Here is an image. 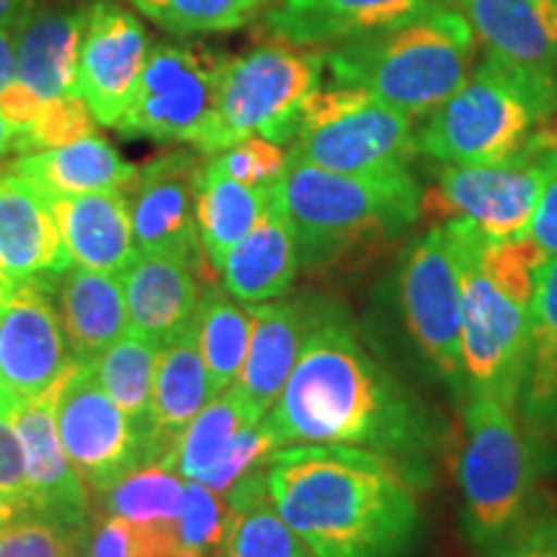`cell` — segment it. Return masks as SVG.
<instances>
[{"label":"cell","mask_w":557,"mask_h":557,"mask_svg":"<svg viewBox=\"0 0 557 557\" xmlns=\"http://www.w3.org/2000/svg\"><path fill=\"white\" fill-rule=\"evenodd\" d=\"M267 421L282 447H359L395 459L413 475L444 438L434 410L369 351L336 308H310L308 336Z\"/></svg>","instance_id":"cell-1"},{"label":"cell","mask_w":557,"mask_h":557,"mask_svg":"<svg viewBox=\"0 0 557 557\" xmlns=\"http://www.w3.org/2000/svg\"><path fill=\"white\" fill-rule=\"evenodd\" d=\"M278 517L315 557H408L421 532L413 472L377 451L295 444L267 462Z\"/></svg>","instance_id":"cell-2"},{"label":"cell","mask_w":557,"mask_h":557,"mask_svg":"<svg viewBox=\"0 0 557 557\" xmlns=\"http://www.w3.org/2000/svg\"><path fill=\"white\" fill-rule=\"evenodd\" d=\"M472 58L468 18L444 3L323 52L333 86L369 90L410 120L431 116L455 96L470 78Z\"/></svg>","instance_id":"cell-3"},{"label":"cell","mask_w":557,"mask_h":557,"mask_svg":"<svg viewBox=\"0 0 557 557\" xmlns=\"http://www.w3.org/2000/svg\"><path fill=\"white\" fill-rule=\"evenodd\" d=\"M274 191L295 230L302 267L398 238L416 225L423 205L410 171L336 173L292 152Z\"/></svg>","instance_id":"cell-4"},{"label":"cell","mask_w":557,"mask_h":557,"mask_svg":"<svg viewBox=\"0 0 557 557\" xmlns=\"http://www.w3.org/2000/svg\"><path fill=\"white\" fill-rule=\"evenodd\" d=\"M555 111L557 96L483 60L416 132V150L444 165L500 163L527 150Z\"/></svg>","instance_id":"cell-5"},{"label":"cell","mask_w":557,"mask_h":557,"mask_svg":"<svg viewBox=\"0 0 557 557\" xmlns=\"http://www.w3.org/2000/svg\"><path fill=\"white\" fill-rule=\"evenodd\" d=\"M457 478L465 534L478 549L491 547L532 511L537 449L517 410L470 395L462 416Z\"/></svg>","instance_id":"cell-6"},{"label":"cell","mask_w":557,"mask_h":557,"mask_svg":"<svg viewBox=\"0 0 557 557\" xmlns=\"http://www.w3.org/2000/svg\"><path fill=\"white\" fill-rule=\"evenodd\" d=\"M462 248L465 398L483 395L517 410L527 372L534 297L500 284L480 263L483 233L455 218Z\"/></svg>","instance_id":"cell-7"},{"label":"cell","mask_w":557,"mask_h":557,"mask_svg":"<svg viewBox=\"0 0 557 557\" xmlns=\"http://www.w3.org/2000/svg\"><path fill=\"white\" fill-rule=\"evenodd\" d=\"M323 52L310 47L267 45L243 58H225L218 81L214 152L246 137L292 143L305 103L323 88Z\"/></svg>","instance_id":"cell-8"},{"label":"cell","mask_w":557,"mask_h":557,"mask_svg":"<svg viewBox=\"0 0 557 557\" xmlns=\"http://www.w3.org/2000/svg\"><path fill=\"white\" fill-rule=\"evenodd\" d=\"M292 156L336 173L408 171L416 156L413 120L369 90L333 86L305 103Z\"/></svg>","instance_id":"cell-9"},{"label":"cell","mask_w":557,"mask_h":557,"mask_svg":"<svg viewBox=\"0 0 557 557\" xmlns=\"http://www.w3.org/2000/svg\"><path fill=\"white\" fill-rule=\"evenodd\" d=\"M222 62L225 58L205 47L152 45L114 129L158 143H189L212 156Z\"/></svg>","instance_id":"cell-10"},{"label":"cell","mask_w":557,"mask_h":557,"mask_svg":"<svg viewBox=\"0 0 557 557\" xmlns=\"http://www.w3.org/2000/svg\"><path fill=\"white\" fill-rule=\"evenodd\" d=\"M406 329L438 380L465 398L462 248L457 220L429 227L406 248L398 269Z\"/></svg>","instance_id":"cell-11"},{"label":"cell","mask_w":557,"mask_h":557,"mask_svg":"<svg viewBox=\"0 0 557 557\" xmlns=\"http://www.w3.org/2000/svg\"><path fill=\"white\" fill-rule=\"evenodd\" d=\"M54 421L70 462L94 491H107L148 465L145 442L96 377L90 361H73L54 387Z\"/></svg>","instance_id":"cell-12"},{"label":"cell","mask_w":557,"mask_h":557,"mask_svg":"<svg viewBox=\"0 0 557 557\" xmlns=\"http://www.w3.org/2000/svg\"><path fill=\"white\" fill-rule=\"evenodd\" d=\"M542 191V148L532 139L519 156L483 165H444L436 199L451 218L475 225L487 240L527 238Z\"/></svg>","instance_id":"cell-13"},{"label":"cell","mask_w":557,"mask_h":557,"mask_svg":"<svg viewBox=\"0 0 557 557\" xmlns=\"http://www.w3.org/2000/svg\"><path fill=\"white\" fill-rule=\"evenodd\" d=\"M73 364L47 278L18 282L0 295V374L18 400L58 385Z\"/></svg>","instance_id":"cell-14"},{"label":"cell","mask_w":557,"mask_h":557,"mask_svg":"<svg viewBox=\"0 0 557 557\" xmlns=\"http://www.w3.org/2000/svg\"><path fill=\"white\" fill-rule=\"evenodd\" d=\"M199 158L186 150L160 152L137 171L127 189L137 253H165L197 263L205 253L197 225Z\"/></svg>","instance_id":"cell-15"},{"label":"cell","mask_w":557,"mask_h":557,"mask_svg":"<svg viewBox=\"0 0 557 557\" xmlns=\"http://www.w3.org/2000/svg\"><path fill=\"white\" fill-rule=\"evenodd\" d=\"M148 50L145 29L129 11L111 0L90 5L81 34L75 90L103 127H116L122 120Z\"/></svg>","instance_id":"cell-16"},{"label":"cell","mask_w":557,"mask_h":557,"mask_svg":"<svg viewBox=\"0 0 557 557\" xmlns=\"http://www.w3.org/2000/svg\"><path fill=\"white\" fill-rule=\"evenodd\" d=\"M485 60L557 96V0H457Z\"/></svg>","instance_id":"cell-17"},{"label":"cell","mask_w":557,"mask_h":557,"mask_svg":"<svg viewBox=\"0 0 557 557\" xmlns=\"http://www.w3.org/2000/svg\"><path fill=\"white\" fill-rule=\"evenodd\" d=\"M58 387V385H54ZM54 387L37 398L16 400L9 413L24 449L26 485L32 511L45 513L75 532H86L88 491L86 480L70 462L54 421Z\"/></svg>","instance_id":"cell-18"},{"label":"cell","mask_w":557,"mask_h":557,"mask_svg":"<svg viewBox=\"0 0 557 557\" xmlns=\"http://www.w3.org/2000/svg\"><path fill=\"white\" fill-rule=\"evenodd\" d=\"M70 263L47 194L18 171H0V276L9 284L32 282Z\"/></svg>","instance_id":"cell-19"},{"label":"cell","mask_w":557,"mask_h":557,"mask_svg":"<svg viewBox=\"0 0 557 557\" xmlns=\"http://www.w3.org/2000/svg\"><path fill=\"white\" fill-rule=\"evenodd\" d=\"M431 0H282L263 16V32L278 45H344L400 24Z\"/></svg>","instance_id":"cell-20"},{"label":"cell","mask_w":557,"mask_h":557,"mask_svg":"<svg viewBox=\"0 0 557 557\" xmlns=\"http://www.w3.org/2000/svg\"><path fill=\"white\" fill-rule=\"evenodd\" d=\"M86 13L75 5H32L13 26V81L32 90L39 101L78 96L75 65Z\"/></svg>","instance_id":"cell-21"},{"label":"cell","mask_w":557,"mask_h":557,"mask_svg":"<svg viewBox=\"0 0 557 557\" xmlns=\"http://www.w3.org/2000/svg\"><path fill=\"white\" fill-rule=\"evenodd\" d=\"M45 278L58 305L73 361H96L129 329L120 274L70 263Z\"/></svg>","instance_id":"cell-22"},{"label":"cell","mask_w":557,"mask_h":557,"mask_svg":"<svg viewBox=\"0 0 557 557\" xmlns=\"http://www.w3.org/2000/svg\"><path fill=\"white\" fill-rule=\"evenodd\" d=\"M212 398V385H209V374L191 320V325H186L176 336L160 344L156 382H152L148 462L169 465L184 429Z\"/></svg>","instance_id":"cell-23"},{"label":"cell","mask_w":557,"mask_h":557,"mask_svg":"<svg viewBox=\"0 0 557 557\" xmlns=\"http://www.w3.org/2000/svg\"><path fill=\"white\" fill-rule=\"evenodd\" d=\"M250 315H253V329H250L248 354L233 387L250 410L263 418L276 406L297 364L299 348L308 336L310 308L271 299V302L250 305Z\"/></svg>","instance_id":"cell-24"},{"label":"cell","mask_w":557,"mask_h":557,"mask_svg":"<svg viewBox=\"0 0 557 557\" xmlns=\"http://www.w3.org/2000/svg\"><path fill=\"white\" fill-rule=\"evenodd\" d=\"M299 267L295 230L271 189V205L263 218L250 227L246 238L235 243L222 263V287L243 305L271 302L287 295Z\"/></svg>","instance_id":"cell-25"},{"label":"cell","mask_w":557,"mask_h":557,"mask_svg":"<svg viewBox=\"0 0 557 557\" xmlns=\"http://www.w3.org/2000/svg\"><path fill=\"white\" fill-rule=\"evenodd\" d=\"M129 329L163 344L191 325L201 289L194 261L165 253H137L122 271Z\"/></svg>","instance_id":"cell-26"},{"label":"cell","mask_w":557,"mask_h":557,"mask_svg":"<svg viewBox=\"0 0 557 557\" xmlns=\"http://www.w3.org/2000/svg\"><path fill=\"white\" fill-rule=\"evenodd\" d=\"M47 199L73 263L122 276V271L137 256L127 191L78 194V197L47 194Z\"/></svg>","instance_id":"cell-27"},{"label":"cell","mask_w":557,"mask_h":557,"mask_svg":"<svg viewBox=\"0 0 557 557\" xmlns=\"http://www.w3.org/2000/svg\"><path fill=\"white\" fill-rule=\"evenodd\" d=\"M517 416L534 449L557 444V256L540 271Z\"/></svg>","instance_id":"cell-28"},{"label":"cell","mask_w":557,"mask_h":557,"mask_svg":"<svg viewBox=\"0 0 557 557\" xmlns=\"http://www.w3.org/2000/svg\"><path fill=\"white\" fill-rule=\"evenodd\" d=\"M11 169L52 197L127 191L137 178L135 165H129L107 139L96 135L73 139L60 148L26 152Z\"/></svg>","instance_id":"cell-29"},{"label":"cell","mask_w":557,"mask_h":557,"mask_svg":"<svg viewBox=\"0 0 557 557\" xmlns=\"http://www.w3.org/2000/svg\"><path fill=\"white\" fill-rule=\"evenodd\" d=\"M274 184L248 186L220 171L212 160L201 163L197 173V225L201 248L214 269H222L235 243L246 238L250 227L263 218Z\"/></svg>","instance_id":"cell-30"},{"label":"cell","mask_w":557,"mask_h":557,"mask_svg":"<svg viewBox=\"0 0 557 557\" xmlns=\"http://www.w3.org/2000/svg\"><path fill=\"white\" fill-rule=\"evenodd\" d=\"M263 468L227 493L225 532L214 553L218 557H315L278 517Z\"/></svg>","instance_id":"cell-31"},{"label":"cell","mask_w":557,"mask_h":557,"mask_svg":"<svg viewBox=\"0 0 557 557\" xmlns=\"http://www.w3.org/2000/svg\"><path fill=\"white\" fill-rule=\"evenodd\" d=\"M160 341L127 329L99 359L90 361L109 398L127 416L129 426L148 449L152 429V382Z\"/></svg>","instance_id":"cell-32"},{"label":"cell","mask_w":557,"mask_h":557,"mask_svg":"<svg viewBox=\"0 0 557 557\" xmlns=\"http://www.w3.org/2000/svg\"><path fill=\"white\" fill-rule=\"evenodd\" d=\"M250 329H253L250 308H243L238 299L214 287L201 292L194 312V331H197L212 395L225 393L238 380L248 354Z\"/></svg>","instance_id":"cell-33"},{"label":"cell","mask_w":557,"mask_h":557,"mask_svg":"<svg viewBox=\"0 0 557 557\" xmlns=\"http://www.w3.org/2000/svg\"><path fill=\"white\" fill-rule=\"evenodd\" d=\"M261 421L235 387L214 395L184 429L169 465L184 480H199L225 455L235 434L248 423Z\"/></svg>","instance_id":"cell-34"},{"label":"cell","mask_w":557,"mask_h":557,"mask_svg":"<svg viewBox=\"0 0 557 557\" xmlns=\"http://www.w3.org/2000/svg\"><path fill=\"white\" fill-rule=\"evenodd\" d=\"M103 493V508L111 517L137 524L176 527L184 508L186 483L171 465L148 462L129 470Z\"/></svg>","instance_id":"cell-35"},{"label":"cell","mask_w":557,"mask_h":557,"mask_svg":"<svg viewBox=\"0 0 557 557\" xmlns=\"http://www.w3.org/2000/svg\"><path fill=\"white\" fill-rule=\"evenodd\" d=\"M171 34H220L240 29L269 0H127Z\"/></svg>","instance_id":"cell-36"},{"label":"cell","mask_w":557,"mask_h":557,"mask_svg":"<svg viewBox=\"0 0 557 557\" xmlns=\"http://www.w3.org/2000/svg\"><path fill=\"white\" fill-rule=\"evenodd\" d=\"M176 547V527L137 524L109 513L83 534L81 557H169Z\"/></svg>","instance_id":"cell-37"},{"label":"cell","mask_w":557,"mask_h":557,"mask_svg":"<svg viewBox=\"0 0 557 557\" xmlns=\"http://www.w3.org/2000/svg\"><path fill=\"white\" fill-rule=\"evenodd\" d=\"M83 534L39 511H21L0 527V557H81Z\"/></svg>","instance_id":"cell-38"},{"label":"cell","mask_w":557,"mask_h":557,"mask_svg":"<svg viewBox=\"0 0 557 557\" xmlns=\"http://www.w3.org/2000/svg\"><path fill=\"white\" fill-rule=\"evenodd\" d=\"M276 449H282V444H278L274 429L269 426L267 416H263L261 421L248 423V426H243L238 434H235L230 447L225 449V455H222L218 459V465L209 468L197 483L207 485L212 493L227 498V493L233 491L243 478L250 475V472L261 470Z\"/></svg>","instance_id":"cell-39"},{"label":"cell","mask_w":557,"mask_h":557,"mask_svg":"<svg viewBox=\"0 0 557 557\" xmlns=\"http://www.w3.org/2000/svg\"><path fill=\"white\" fill-rule=\"evenodd\" d=\"M227 521V500L209 491L197 480H186V496L176 521V540L181 547L201 553L218 549Z\"/></svg>","instance_id":"cell-40"},{"label":"cell","mask_w":557,"mask_h":557,"mask_svg":"<svg viewBox=\"0 0 557 557\" xmlns=\"http://www.w3.org/2000/svg\"><path fill=\"white\" fill-rule=\"evenodd\" d=\"M94 116L81 96H67V99L47 101L37 122L29 129L21 132L18 150H50L60 148V145L73 143L94 132Z\"/></svg>","instance_id":"cell-41"},{"label":"cell","mask_w":557,"mask_h":557,"mask_svg":"<svg viewBox=\"0 0 557 557\" xmlns=\"http://www.w3.org/2000/svg\"><path fill=\"white\" fill-rule=\"evenodd\" d=\"M209 160L220 171H225L227 176L243 181V184L271 186L282 176L284 165H287V152L282 150V145L271 143V139L246 137L225 150L214 152Z\"/></svg>","instance_id":"cell-42"},{"label":"cell","mask_w":557,"mask_h":557,"mask_svg":"<svg viewBox=\"0 0 557 557\" xmlns=\"http://www.w3.org/2000/svg\"><path fill=\"white\" fill-rule=\"evenodd\" d=\"M480 557H557V517L529 511L511 532L480 549Z\"/></svg>","instance_id":"cell-43"},{"label":"cell","mask_w":557,"mask_h":557,"mask_svg":"<svg viewBox=\"0 0 557 557\" xmlns=\"http://www.w3.org/2000/svg\"><path fill=\"white\" fill-rule=\"evenodd\" d=\"M529 238L537 243L547 259L557 256V148H542V191Z\"/></svg>","instance_id":"cell-44"},{"label":"cell","mask_w":557,"mask_h":557,"mask_svg":"<svg viewBox=\"0 0 557 557\" xmlns=\"http://www.w3.org/2000/svg\"><path fill=\"white\" fill-rule=\"evenodd\" d=\"M0 496L13 500L21 511H32L29 485H26L24 449L11 418L0 413Z\"/></svg>","instance_id":"cell-45"},{"label":"cell","mask_w":557,"mask_h":557,"mask_svg":"<svg viewBox=\"0 0 557 557\" xmlns=\"http://www.w3.org/2000/svg\"><path fill=\"white\" fill-rule=\"evenodd\" d=\"M16 75V54H13V29H0V94L11 86Z\"/></svg>","instance_id":"cell-46"},{"label":"cell","mask_w":557,"mask_h":557,"mask_svg":"<svg viewBox=\"0 0 557 557\" xmlns=\"http://www.w3.org/2000/svg\"><path fill=\"white\" fill-rule=\"evenodd\" d=\"M32 5L34 0H0V29H13Z\"/></svg>","instance_id":"cell-47"},{"label":"cell","mask_w":557,"mask_h":557,"mask_svg":"<svg viewBox=\"0 0 557 557\" xmlns=\"http://www.w3.org/2000/svg\"><path fill=\"white\" fill-rule=\"evenodd\" d=\"M18 137L21 129L3 114V111H0V158H3L5 152L18 150Z\"/></svg>","instance_id":"cell-48"},{"label":"cell","mask_w":557,"mask_h":557,"mask_svg":"<svg viewBox=\"0 0 557 557\" xmlns=\"http://www.w3.org/2000/svg\"><path fill=\"white\" fill-rule=\"evenodd\" d=\"M16 395L11 393V387L5 385V380H3V374H0V413H5L9 416L11 410H13V406H16Z\"/></svg>","instance_id":"cell-49"},{"label":"cell","mask_w":557,"mask_h":557,"mask_svg":"<svg viewBox=\"0 0 557 557\" xmlns=\"http://www.w3.org/2000/svg\"><path fill=\"white\" fill-rule=\"evenodd\" d=\"M16 513H21V508L13 504V500H9L5 496H0V527L9 524V521L16 517Z\"/></svg>","instance_id":"cell-50"},{"label":"cell","mask_w":557,"mask_h":557,"mask_svg":"<svg viewBox=\"0 0 557 557\" xmlns=\"http://www.w3.org/2000/svg\"><path fill=\"white\" fill-rule=\"evenodd\" d=\"M169 557H207V553H201V549H194V547H176Z\"/></svg>","instance_id":"cell-51"},{"label":"cell","mask_w":557,"mask_h":557,"mask_svg":"<svg viewBox=\"0 0 557 557\" xmlns=\"http://www.w3.org/2000/svg\"><path fill=\"white\" fill-rule=\"evenodd\" d=\"M11 287H13V284H9L3 276H0V295H5V292H9Z\"/></svg>","instance_id":"cell-52"},{"label":"cell","mask_w":557,"mask_h":557,"mask_svg":"<svg viewBox=\"0 0 557 557\" xmlns=\"http://www.w3.org/2000/svg\"><path fill=\"white\" fill-rule=\"evenodd\" d=\"M555 148H557V145H555Z\"/></svg>","instance_id":"cell-53"}]
</instances>
